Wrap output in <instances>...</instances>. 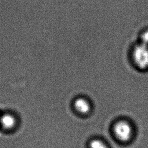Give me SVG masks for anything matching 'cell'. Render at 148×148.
<instances>
[{"mask_svg":"<svg viewBox=\"0 0 148 148\" xmlns=\"http://www.w3.org/2000/svg\"><path fill=\"white\" fill-rule=\"evenodd\" d=\"M132 59L135 65L139 69H147L148 46L141 43L137 45L132 51Z\"/></svg>","mask_w":148,"mask_h":148,"instance_id":"6da1fadb","label":"cell"},{"mask_svg":"<svg viewBox=\"0 0 148 148\" xmlns=\"http://www.w3.org/2000/svg\"><path fill=\"white\" fill-rule=\"evenodd\" d=\"M116 136L121 141L128 140L132 135V127L126 121L121 120L116 123L113 128Z\"/></svg>","mask_w":148,"mask_h":148,"instance_id":"7a4b0ae2","label":"cell"},{"mask_svg":"<svg viewBox=\"0 0 148 148\" xmlns=\"http://www.w3.org/2000/svg\"><path fill=\"white\" fill-rule=\"evenodd\" d=\"M74 107L77 112L83 114L88 113L91 110V105L88 101L82 97L76 99L74 102Z\"/></svg>","mask_w":148,"mask_h":148,"instance_id":"3957f363","label":"cell"},{"mask_svg":"<svg viewBox=\"0 0 148 148\" xmlns=\"http://www.w3.org/2000/svg\"><path fill=\"white\" fill-rule=\"evenodd\" d=\"M16 123V118L10 113H4L0 116V125L6 130H9L14 127Z\"/></svg>","mask_w":148,"mask_h":148,"instance_id":"277c9868","label":"cell"},{"mask_svg":"<svg viewBox=\"0 0 148 148\" xmlns=\"http://www.w3.org/2000/svg\"><path fill=\"white\" fill-rule=\"evenodd\" d=\"M90 148H108L106 144L99 139H93L90 143Z\"/></svg>","mask_w":148,"mask_h":148,"instance_id":"5b68a950","label":"cell"},{"mask_svg":"<svg viewBox=\"0 0 148 148\" xmlns=\"http://www.w3.org/2000/svg\"><path fill=\"white\" fill-rule=\"evenodd\" d=\"M140 43L148 46V29L144 31L140 36Z\"/></svg>","mask_w":148,"mask_h":148,"instance_id":"8992f818","label":"cell"}]
</instances>
